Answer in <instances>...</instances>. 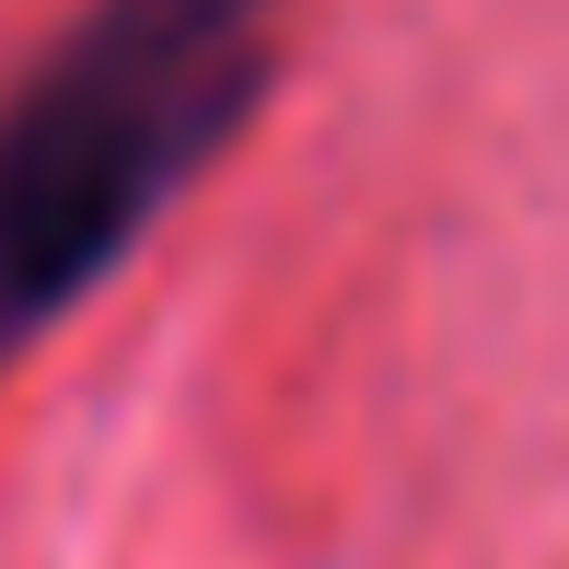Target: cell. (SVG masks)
I'll return each instance as SVG.
<instances>
[{"mask_svg":"<svg viewBox=\"0 0 569 569\" xmlns=\"http://www.w3.org/2000/svg\"><path fill=\"white\" fill-rule=\"evenodd\" d=\"M279 0H93L0 106V372L151 232L268 93Z\"/></svg>","mask_w":569,"mask_h":569,"instance_id":"obj_1","label":"cell"}]
</instances>
